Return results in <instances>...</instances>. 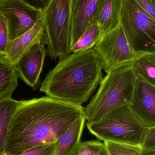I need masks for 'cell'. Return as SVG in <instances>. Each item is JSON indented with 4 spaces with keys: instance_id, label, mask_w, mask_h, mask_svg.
I'll return each mask as SVG.
<instances>
[{
    "instance_id": "1",
    "label": "cell",
    "mask_w": 155,
    "mask_h": 155,
    "mask_svg": "<svg viewBox=\"0 0 155 155\" xmlns=\"http://www.w3.org/2000/svg\"><path fill=\"white\" fill-rule=\"evenodd\" d=\"M83 115L82 106L48 96L20 101L8 128L4 152L19 155L35 147L56 143Z\"/></svg>"
},
{
    "instance_id": "2",
    "label": "cell",
    "mask_w": 155,
    "mask_h": 155,
    "mask_svg": "<svg viewBox=\"0 0 155 155\" xmlns=\"http://www.w3.org/2000/svg\"><path fill=\"white\" fill-rule=\"evenodd\" d=\"M103 70L102 61L93 48L72 53L49 71L40 90L50 97L82 106L99 84Z\"/></svg>"
},
{
    "instance_id": "3",
    "label": "cell",
    "mask_w": 155,
    "mask_h": 155,
    "mask_svg": "<svg viewBox=\"0 0 155 155\" xmlns=\"http://www.w3.org/2000/svg\"><path fill=\"white\" fill-rule=\"evenodd\" d=\"M106 74L96 94L83 107L87 123L96 122L111 111L132 103L136 80L132 65L120 66Z\"/></svg>"
},
{
    "instance_id": "4",
    "label": "cell",
    "mask_w": 155,
    "mask_h": 155,
    "mask_svg": "<svg viewBox=\"0 0 155 155\" xmlns=\"http://www.w3.org/2000/svg\"><path fill=\"white\" fill-rule=\"evenodd\" d=\"M86 124L89 132L99 140L141 147L148 128L129 105L120 107L100 120Z\"/></svg>"
},
{
    "instance_id": "5",
    "label": "cell",
    "mask_w": 155,
    "mask_h": 155,
    "mask_svg": "<svg viewBox=\"0 0 155 155\" xmlns=\"http://www.w3.org/2000/svg\"><path fill=\"white\" fill-rule=\"evenodd\" d=\"M73 0H51L45 12L42 42L52 59L62 60L71 54Z\"/></svg>"
},
{
    "instance_id": "6",
    "label": "cell",
    "mask_w": 155,
    "mask_h": 155,
    "mask_svg": "<svg viewBox=\"0 0 155 155\" xmlns=\"http://www.w3.org/2000/svg\"><path fill=\"white\" fill-rule=\"evenodd\" d=\"M120 24L137 56L155 53V20L135 0H122Z\"/></svg>"
},
{
    "instance_id": "7",
    "label": "cell",
    "mask_w": 155,
    "mask_h": 155,
    "mask_svg": "<svg viewBox=\"0 0 155 155\" xmlns=\"http://www.w3.org/2000/svg\"><path fill=\"white\" fill-rule=\"evenodd\" d=\"M93 49L100 58L106 73L120 66L132 65L137 58L120 23L103 35Z\"/></svg>"
},
{
    "instance_id": "8",
    "label": "cell",
    "mask_w": 155,
    "mask_h": 155,
    "mask_svg": "<svg viewBox=\"0 0 155 155\" xmlns=\"http://www.w3.org/2000/svg\"><path fill=\"white\" fill-rule=\"evenodd\" d=\"M0 12L7 21L11 41L32 28L43 12L25 0H3L0 2Z\"/></svg>"
},
{
    "instance_id": "9",
    "label": "cell",
    "mask_w": 155,
    "mask_h": 155,
    "mask_svg": "<svg viewBox=\"0 0 155 155\" xmlns=\"http://www.w3.org/2000/svg\"><path fill=\"white\" fill-rule=\"evenodd\" d=\"M46 50L42 40L36 41L15 64L18 77L35 90L40 85Z\"/></svg>"
},
{
    "instance_id": "10",
    "label": "cell",
    "mask_w": 155,
    "mask_h": 155,
    "mask_svg": "<svg viewBox=\"0 0 155 155\" xmlns=\"http://www.w3.org/2000/svg\"><path fill=\"white\" fill-rule=\"evenodd\" d=\"M129 106L146 127H155V86L136 79Z\"/></svg>"
},
{
    "instance_id": "11",
    "label": "cell",
    "mask_w": 155,
    "mask_h": 155,
    "mask_svg": "<svg viewBox=\"0 0 155 155\" xmlns=\"http://www.w3.org/2000/svg\"><path fill=\"white\" fill-rule=\"evenodd\" d=\"M101 0H73L71 49L82 34L96 23V16Z\"/></svg>"
},
{
    "instance_id": "12",
    "label": "cell",
    "mask_w": 155,
    "mask_h": 155,
    "mask_svg": "<svg viewBox=\"0 0 155 155\" xmlns=\"http://www.w3.org/2000/svg\"><path fill=\"white\" fill-rule=\"evenodd\" d=\"M45 12L43 11L33 27L15 40H10L5 58L15 64L34 44L42 40L44 33Z\"/></svg>"
},
{
    "instance_id": "13",
    "label": "cell",
    "mask_w": 155,
    "mask_h": 155,
    "mask_svg": "<svg viewBox=\"0 0 155 155\" xmlns=\"http://www.w3.org/2000/svg\"><path fill=\"white\" fill-rule=\"evenodd\" d=\"M122 0H101L96 16L103 35L120 23Z\"/></svg>"
},
{
    "instance_id": "14",
    "label": "cell",
    "mask_w": 155,
    "mask_h": 155,
    "mask_svg": "<svg viewBox=\"0 0 155 155\" xmlns=\"http://www.w3.org/2000/svg\"><path fill=\"white\" fill-rule=\"evenodd\" d=\"M86 120L84 116L77 119L58 138L54 155H72L81 143Z\"/></svg>"
},
{
    "instance_id": "15",
    "label": "cell",
    "mask_w": 155,
    "mask_h": 155,
    "mask_svg": "<svg viewBox=\"0 0 155 155\" xmlns=\"http://www.w3.org/2000/svg\"><path fill=\"white\" fill-rule=\"evenodd\" d=\"M15 65L5 57H0V99L12 97L18 86Z\"/></svg>"
},
{
    "instance_id": "16",
    "label": "cell",
    "mask_w": 155,
    "mask_h": 155,
    "mask_svg": "<svg viewBox=\"0 0 155 155\" xmlns=\"http://www.w3.org/2000/svg\"><path fill=\"white\" fill-rule=\"evenodd\" d=\"M132 66L136 79L155 86V53L138 55Z\"/></svg>"
},
{
    "instance_id": "17",
    "label": "cell",
    "mask_w": 155,
    "mask_h": 155,
    "mask_svg": "<svg viewBox=\"0 0 155 155\" xmlns=\"http://www.w3.org/2000/svg\"><path fill=\"white\" fill-rule=\"evenodd\" d=\"M19 103L12 97L0 99V155L4 152L8 128Z\"/></svg>"
},
{
    "instance_id": "18",
    "label": "cell",
    "mask_w": 155,
    "mask_h": 155,
    "mask_svg": "<svg viewBox=\"0 0 155 155\" xmlns=\"http://www.w3.org/2000/svg\"><path fill=\"white\" fill-rule=\"evenodd\" d=\"M103 36L99 25L95 23L86 30L77 39L71 49V53L93 49Z\"/></svg>"
},
{
    "instance_id": "19",
    "label": "cell",
    "mask_w": 155,
    "mask_h": 155,
    "mask_svg": "<svg viewBox=\"0 0 155 155\" xmlns=\"http://www.w3.org/2000/svg\"><path fill=\"white\" fill-rule=\"evenodd\" d=\"M109 155H141V147L116 142H104Z\"/></svg>"
},
{
    "instance_id": "20",
    "label": "cell",
    "mask_w": 155,
    "mask_h": 155,
    "mask_svg": "<svg viewBox=\"0 0 155 155\" xmlns=\"http://www.w3.org/2000/svg\"><path fill=\"white\" fill-rule=\"evenodd\" d=\"M72 155H109L104 143L96 141L81 142Z\"/></svg>"
},
{
    "instance_id": "21",
    "label": "cell",
    "mask_w": 155,
    "mask_h": 155,
    "mask_svg": "<svg viewBox=\"0 0 155 155\" xmlns=\"http://www.w3.org/2000/svg\"><path fill=\"white\" fill-rule=\"evenodd\" d=\"M9 41L8 24L0 12V57H5L6 55Z\"/></svg>"
},
{
    "instance_id": "22",
    "label": "cell",
    "mask_w": 155,
    "mask_h": 155,
    "mask_svg": "<svg viewBox=\"0 0 155 155\" xmlns=\"http://www.w3.org/2000/svg\"><path fill=\"white\" fill-rule=\"evenodd\" d=\"M56 143L46 144L30 148L29 150L19 155H14L4 152L1 155H54Z\"/></svg>"
},
{
    "instance_id": "23",
    "label": "cell",
    "mask_w": 155,
    "mask_h": 155,
    "mask_svg": "<svg viewBox=\"0 0 155 155\" xmlns=\"http://www.w3.org/2000/svg\"><path fill=\"white\" fill-rule=\"evenodd\" d=\"M141 148L146 151L155 150V127H148Z\"/></svg>"
},
{
    "instance_id": "24",
    "label": "cell",
    "mask_w": 155,
    "mask_h": 155,
    "mask_svg": "<svg viewBox=\"0 0 155 155\" xmlns=\"http://www.w3.org/2000/svg\"><path fill=\"white\" fill-rule=\"evenodd\" d=\"M139 6L155 20V0H135Z\"/></svg>"
},
{
    "instance_id": "25",
    "label": "cell",
    "mask_w": 155,
    "mask_h": 155,
    "mask_svg": "<svg viewBox=\"0 0 155 155\" xmlns=\"http://www.w3.org/2000/svg\"><path fill=\"white\" fill-rule=\"evenodd\" d=\"M28 3L37 9L44 11L51 0H25Z\"/></svg>"
},
{
    "instance_id": "26",
    "label": "cell",
    "mask_w": 155,
    "mask_h": 155,
    "mask_svg": "<svg viewBox=\"0 0 155 155\" xmlns=\"http://www.w3.org/2000/svg\"><path fill=\"white\" fill-rule=\"evenodd\" d=\"M141 155H155V150L146 151V150H142Z\"/></svg>"
},
{
    "instance_id": "27",
    "label": "cell",
    "mask_w": 155,
    "mask_h": 155,
    "mask_svg": "<svg viewBox=\"0 0 155 155\" xmlns=\"http://www.w3.org/2000/svg\"><path fill=\"white\" fill-rule=\"evenodd\" d=\"M2 1H3V0H0V2H2Z\"/></svg>"
}]
</instances>
